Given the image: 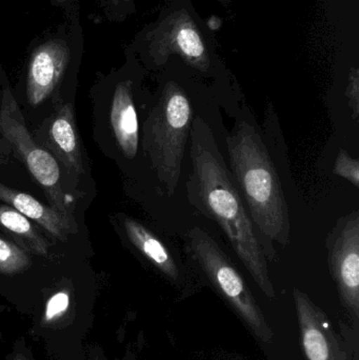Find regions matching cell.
I'll return each instance as SVG.
<instances>
[{
	"instance_id": "cell-1",
	"label": "cell",
	"mask_w": 359,
	"mask_h": 360,
	"mask_svg": "<svg viewBox=\"0 0 359 360\" xmlns=\"http://www.w3.org/2000/svg\"><path fill=\"white\" fill-rule=\"evenodd\" d=\"M190 135L192 172L185 184L188 200L202 216L218 224L259 289L270 300H275L265 250L212 129L198 116L192 122Z\"/></svg>"
},
{
	"instance_id": "cell-2",
	"label": "cell",
	"mask_w": 359,
	"mask_h": 360,
	"mask_svg": "<svg viewBox=\"0 0 359 360\" xmlns=\"http://www.w3.org/2000/svg\"><path fill=\"white\" fill-rule=\"evenodd\" d=\"M231 174L250 210L251 220L269 258L268 243L287 247L291 240L288 203L275 166L259 132L238 122L227 139Z\"/></svg>"
},
{
	"instance_id": "cell-3",
	"label": "cell",
	"mask_w": 359,
	"mask_h": 360,
	"mask_svg": "<svg viewBox=\"0 0 359 360\" xmlns=\"http://www.w3.org/2000/svg\"><path fill=\"white\" fill-rule=\"evenodd\" d=\"M193 111L185 91L169 82L143 127V150L164 193L172 196L181 179Z\"/></svg>"
},
{
	"instance_id": "cell-4",
	"label": "cell",
	"mask_w": 359,
	"mask_h": 360,
	"mask_svg": "<svg viewBox=\"0 0 359 360\" xmlns=\"http://www.w3.org/2000/svg\"><path fill=\"white\" fill-rule=\"evenodd\" d=\"M187 248L192 260L200 269L217 293L246 321L263 342H271L273 332L256 304L246 281L221 245L204 229H191Z\"/></svg>"
},
{
	"instance_id": "cell-5",
	"label": "cell",
	"mask_w": 359,
	"mask_h": 360,
	"mask_svg": "<svg viewBox=\"0 0 359 360\" xmlns=\"http://www.w3.org/2000/svg\"><path fill=\"white\" fill-rule=\"evenodd\" d=\"M0 133L10 141L17 156L22 160L33 179L44 188L51 207L70 215L67 197L61 186L58 162L53 154L36 143L35 139L27 128L20 108L8 88L4 89L2 93Z\"/></svg>"
},
{
	"instance_id": "cell-6",
	"label": "cell",
	"mask_w": 359,
	"mask_h": 360,
	"mask_svg": "<svg viewBox=\"0 0 359 360\" xmlns=\"http://www.w3.org/2000/svg\"><path fill=\"white\" fill-rule=\"evenodd\" d=\"M84 46L77 15L69 25L48 34L36 44L27 63V99L36 108L60 86L74 56Z\"/></svg>"
},
{
	"instance_id": "cell-7",
	"label": "cell",
	"mask_w": 359,
	"mask_h": 360,
	"mask_svg": "<svg viewBox=\"0 0 359 360\" xmlns=\"http://www.w3.org/2000/svg\"><path fill=\"white\" fill-rule=\"evenodd\" d=\"M328 264L341 302L359 317V212L341 216L326 238Z\"/></svg>"
},
{
	"instance_id": "cell-8",
	"label": "cell",
	"mask_w": 359,
	"mask_h": 360,
	"mask_svg": "<svg viewBox=\"0 0 359 360\" xmlns=\"http://www.w3.org/2000/svg\"><path fill=\"white\" fill-rule=\"evenodd\" d=\"M301 344L308 360H346L327 315L301 290L294 289Z\"/></svg>"
},
{
	"instance_id": "cell-9",
	"label": "cell",
	"mask_w": 359,
	"mask_h": 360,
	"mask_svg": "<svg viewBox=\"0 0 359 360\" xmlns=\"http://www.w3.org/2000/svg\"><path fill=\"white\" fill-rule=\"evenodd\" d=\"M46 145L53 156L69 172L77 176L84 173L81 145L73 105L70 103L60 105L50 118L46 128Z\"/></svg>"
},
{
	"instance_id": "cell-10",
	"label": "cell",
	"mask_w": 359,
	"mask_h": 360,
	"mask_svg": "<svg viewBox=\"0 0 359 360\" xmlns=\"http://www.w3.org/2000/svg\"><path fill=\"white\" fill-rule=\"evenodd\" d=\"M0 200L8 203L29 219L34 220L60 240H65L69 235L76 232L71 215L44 205L31 195L0 184Z\"/></svg>"
},
{
	"instance_id": "cell-11",
	"label": "cell",
	"mask_w": 359,
	"mask_h": 360,
	"mask_svg": "<svg viewBox=\"0 0 359 360\" xmlns=\"http://www.w3.org/2000/svg\"><path fill=\"white\" fill-rule=\"evenodd\" d=\"M110 120L120 150L126 158L132 160L138 151L139 126L130 80L118 82L116 86Z\"/></svg>"
},
{
	"instance_id": "cell-12",
	"label": "cell",
	"mask_w": 359,
	"mask_h": 360,
	"mask_svg": "<svg viewBox=\"0 0 359 360\" xmlns=\"http://www.w3.org/2000/svg\"><path fill=\"white\" fill-rule=\"evenodd\" d=\"M124 228L130 243L162 273L167 279L175 285L183 283V275L178 264L166 245L137 220L124 218Z\"/></svg>"
},
{
	"instance_id": "cell-13",
	"label": "cell",
	"mask_w": 359,
	"mask_h": 360,
	"mask_svg": "<svg viewBox=\"0 0 359 360\" xmlns=\"http://www.w3.org/2000/svg\"><path fill=\"white\" fill-rule=\"evenodd\" d=\"M166 41L169 44L166 50L179 53L192 67L197 68L200 71L208 70L209 57L206 46L200 34L189 21L179 20L174 27H171Z\"/></svg>"
},
{
	"instance_id": "cell-14",
	"label": "cell",
	"mask_w": 359,
	"mask_h": 360,
	"mask_svg": "<svg viewBox=\"0 0 359 360\" xmlns=\"http://www.w3.org/2000/svg\"><path fill=\"white\" fill-rule=\"evenodd\" d=\"M0 226L16 237L23 247L32 253L48 255V243L29 218L10 205H0Z\"/></svg>"
},
{
	"instance_id": "cell-15",
	"label": "cell",
	"mask_w": 359,
	"mask_h": 360,
	"mask_svg": "<svg viewBox=\"0 0 359 360\" xmlns=\"http://www.w3.org/2000/svg\"><path fill=\"white\" fill-rule=\"evenodd\" d=\"M31 266V258L25 250L12 241L0 238V273L6 275L18 274Z\"/></svg>"
},
{
	"instance_id": "cell-16",
	"label": "cell",
	"mask_w": 359,
	"mask_h": 360,
	"mask_svg": "<svg viewBox=\"0 0 359 360\" xmlns=\"http://www.w3.org/2000/svg\"><path fill=\"white\" fill-rule=\"evenodd\" d=\"M333 174L347 179L356 188H359V162L356 158H351L345 150H339L333 168Z\"/></svg>"
},
{
	"instance_id": "cell-17",
	"label": "cell",
	"mask_w": 359,
	"mask_h": 360,
	"mask_svg": "<svg viewBox=\"0 0 359 360\" xmlns=\"http://www.w3.org/2000/svg\"><path fill=\"white\" fill-rule=\"evenodd\" d=\"M70 306V295L67 292H57L48 300L46 307L44 319L46 321H54L57 317L61 316L67 312Z\"/></svg>"
},
{
	"instance_id": "cell-18",
	"label": "cell",
	"mask_w": 359,
	"mask_h": 360,
	"mask_svg": "<svg viewBox=\"0 0 359 360\" xmlns=\"http://www.w3.org/2000/svg\"><path fill=\"white\" fill-rule=\"evenodd\" d=\"M348 103H349L350 110H351L352 118L358 122L359 118V84L358 71H353L351 73V77L349 80V86L347 89Z\"/></svg>"
},
{
	"instance_id": "cell-19",
	"label": "cell",
	"mask_w": 359,
	"mask_h": 360,
	"mask_svg": "<svg viewBox=\"0 0 359 360\" xmlns=\"http://www.w3.org/2000/svg\"><path fill=\"white\" fill-rule=\"evenodd\" d=\"M126 1H129V0H105V2H107V8L111 12V14L112 12L120 8V4Z\"/></svg>"
},
{
	"instance_id": "cell-20",
	"label": "cell",
	"mask_w": 359,
	"mask_h": 360,
	"mask_svg": "<svg viewBox=\"0 0 359 360\" xmlns=\"http://www.w3.org/2000/svg\"><path fill=\"white\" fill-rule=\"evenodd\" d=\"M55 6H61V8H72L74 4H75L77 0H51Z\"/></svg>"
},
{
	"instance_id": "cell-21",
	"label": "cell",
	"mask_w": 359,
	"mask_h": 360,
	"mask_svg": "<svg viewBox=\"0 0 359 360\" xmlns=\"http://www.w3.org/2000/svg\"><path fill=\"white\" fill-rule=\"evenodd\" d=\"M12 360H27V359L25 355L20 354V353H17V354L14 355Z\"/></svg>"
},
{
	"instance_id": "cell-22",
	"label": "cell",
	"mask_w": 359,
	"mask_h": 360,
	"mask_svg": "<svg viewBox=\"0 0 359 360\" xmlns=\"http://www.w3.org/2000/svg\"><path fill=\"white\" fill-rule=\"evenodd\" d=\"M95 360H98V359H95Z\"/></svg>"
}]
</instances>
